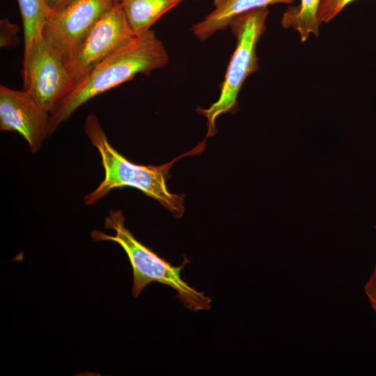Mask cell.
<instances>
[{
	"mask_svg": "<svg viewBox=\"0 0 376 376\" xmlns=\"http://www.w3.org/2000/svg\"><path fill=\"white\" fill-rule=\"evenodd\" d=\"M295 0H213L214 9L192 26L194 36L205 40L223 30L237 17L253 10L276 3H292Z\"/></svg>",
	"mask_w": 376,
	"mask_h": 376,
	"instance_id": "9c48e42d",
	"label": "cell"
},
{
	"mask_svg": "<svg viewBox=\"0 0 376 376\" xmlns=\"http://www.w3.org/2000/svg\"><path fill=\"white\" fill-rule=\"evenodd\" d=\"M355 0H320L318 17L320 22L328 23L334 19L346 6Z\"/></svg>",
	"mask_w": 376,
	"mask_h": 376,
	"instance_id": "4fadbf2b",
	"label": "cell"
},
{
	"mask_svg": "<svg viewBox=\"0 0 376 376\" xmlns=\"http://www.w3.org/2000/svg\"><path fill=\"white\" fill-rule=\"evenodd\" d=\"M183 0H120V5L134 36L149 30L163 15Z\"/></svg>",
	"mask_w": 376,
	"mask_h": 376,
	"instance_id": "30bf717a",
	"label": "cell"
},
{
	"mask_svg": "<svg viewBox=\"0 0 376 376\" xmlns=\"http://www.w3.org/2000/svg\"><path fill=\"white\" fill-rule=\"evenodd\" d=\"M135 36L120 3L116 2L98 19L77 52L65 63L70 79V88Z\"/></svg>",
	"mask_w": 376,
	"mask_h": 376,
	"instance_id": "52a82bcc",
	"label": "cell"
},
{
	"mask_svg": "<svg viewBox=\"0 0 376 376\" xmlns=\"http://www.w3.org/2000/svg\"><path fill=\"white\" fill-rule=\"evenodd\" d=\"M114 0H67L51 10L42 37L63 58L65 65L84 42Z\"/></svg>",
	"mask_w": 376,
	"mask_h": 376,
	"instance_id": "5b68a950",
	"label": "cell"
},
{
	"mask_svg": "<svg viewBox=\"0 0 376 376\" xmlns=\"http://www.w3.org/2000/svg\"><path fill=\"white\" fill-rule=\"evenodd\" d=\"M24 35V53L42 38L44 25L51 12L45 0H17Z\"/></svg>",
	"mask_w": 376,
	"mask_h": 376,
	"instance_id": "7c38bea8",
	"label": "cell"
},
{
	"mask_svg": "<svg viewBox=\"0 0 376 376\" xmlns=\"http://www.w3.org/2000/svg\"><path fill=\"white\" fill-rule=\"evenodd\" d=\"M84 131L91 144L98 150L104 170L103 180L85 196L86 205H94L113 189L131 187L157 201L177 218L182 216L184 195L172 194L168 190L166 180L171 176L169 171L178 159L201 152L205 147V141L166 164L144 166L131 162L111 146L95 115L87 116Z\"/></svg>",
	"mask_w": 376,
	"mask_h": 376,
	"instance_id": "7a4b0ae2",
	"label": "cell"
},
{
	"mask_svg": "<svg viewBox=\"0 0 376 376\" xmlns=\"http://www.w3.org/2000/svg\"><path fill=\"white\" fill-rule=\"evenodd\" d=\"M364 292L370 304H376V263L373 272L364 285Z\"/></svg>",
	"mask_w": 376,
	"mask_h": 376,
	"instance_id": "9a60e30c",
	"label": "cell"
},
{
	"mask_svg": "<svg viewBox=\"0 0 376 376\" xmlns=\"http://www.w3.org/2000/svg\"><path fill=\"white\" fill-rule=\"evenodd\" d=\"M320 2V0H300L299 5L288 7L282 16V26L295 29L301 42L306 41L310 34L318 36L321 24L318 17Z\"/></svg>",
	"mask_w": 376,
	"mask_h": 376,
	"instance_id": "8fae6325",
	"label": "cell"
},
{
	"mask_svg": "<svg viewBox=\"0 0 376 376\" xmlns=\"http://www.w3.org/2000/svg\"><path fill=\"white\" fill-rule=\"evenodd\" d=\"M23 89L49 113L70 88L63 57L43 38L24 53Z\"/></svg>",
	"mask_w": 376,
	"mask_h": 376,
	"instance_id": "8992f818",
	"label": "cell"
},
{
	"mask_svg": "<svg viewBox=\"0 0 376 376\" xmlns=\"http://www.w3.org/2000/svg\"><path fill=\"white\" fill-rule=\"evenodd\" d=\"M169 55L155 31L136 36L72 86L49 113L48 130L52 134L81 105L95 96L165 66Z\"/></svg>",
	"mask_w": 376,
	"mask_h": 376,
	"instance_id": "6da1fadb",
	"label": "cell"
},
{
	"mask_svg": "<svg viewBox=\"0 0 376 376\" xmlns=\"http://www.w3.org/2000/svg\"><path fill=\"white\" fill-rule=\"evenodd\" d=\"M66 1L67 0H45L47 6L51 10L57 8Z\"/></svg>",
	"mask_w": 376,
	"mask_h": 376,
	"instance_id": "2e32d148",
	"label": "cell"
},
{
	"mask_svg": "<svg viewBox=\"0 0 376 376\" xmlns=\"http://www.w3.org/2000/svg\"><path fill=\"white\" fill-rule=\"evenodd\" d=\"M371 306H372L373 309L374 310L375 313L376 315V304H373V305H371Z\"/></svg>",
	"mask_w": 376,
	"mask_h": 376,
	"instance_id": "e0dca14e",
	"label": "cell"
},
{
	"mask_svg": "<svg viewBox=\"0 0 376 376\" xmlns=\"http://www.w3.org/2000/svg\"><path fill=\"white\" fill-rule=\"evenodd\" d=\"M115 1L120 2V0H114Z\"/></svg>",
	"mask_w": 376,
	"mask_h": 376,
	"instance_id": "ac0fdd59",
	"label": "cell"
},
{
	"mask_svg": "<svg viewBox=\"0 0 376 376\" xmlns=\"http://www.w3.org/2000/svg\"><path fill=\"white\" fill-rule=\"evenodd\" d=\"M49 114L25 90L0 86V130L17 132L37 152L49 135Z\"/></svg>",
	"mask_w": 376,
	"mask_h": 376,
	"instance_id": "ba28073f",
	"label": "cell"
},
{
	"mask_svg": "<svg viewBox=\"0 0 376 376\" xmlns=\"http://www.w3.org/2000/svg\"><path fill=\"white\" fill-rule=\"evenodd\" d=\"M104 227L115 231L109 235L100 230L91 232L95 241H112L118 244L126 253L133 269L132 294L138 297L144 288L152 282L171 287L177 291V297L189 310L198 311L210 309L211 299L203 292L191 288L181 277L180 273L189 260L185 258L182 265L175 267L157 256L151 249L138 241L125 226L120 210H111L104 219Z\"/></svg>",
	"mask_w": 376,
	"mask_h": 376,
	"instance_id": "3957f363",
	"label": "cell"
},
{
	"mask_svg": "<svg viewBox=\"0 0 376 376\" xmlns=\"http://www.w3.org/2000/svg\"><path fill=\"white\" fill-rule=\"evenodd\" d=\"M19 28L17 24L11 23L7 19L0 21V46L9 47L17 42V33Z\"/></svg>",
	"mask_w": 376,
	"mask_h": 376,
	"instance_id": "5bb4252c",
	"label": "cell"
},
{
	"mask_svg": "<svg viewBox=\"0 0 376 376\" xmlns=\"http://www.w3.org/2000/svg\"><path fill=\"white\" fill-rule=\"evenodd\" d=\"M267 7L253 10L235 19L230 24L237 38V46L229 63L221 93L208 109L198 111L207 120V137L216 133L215 121L219 116L237 108V97L246 77L258 70L256 46L266 30Z\"/></svg>",
	"mask_w": 376,
	"mask_h": 376,
	"instance_id": "277c9868",
	"label": "cell"
}]
</instances>
